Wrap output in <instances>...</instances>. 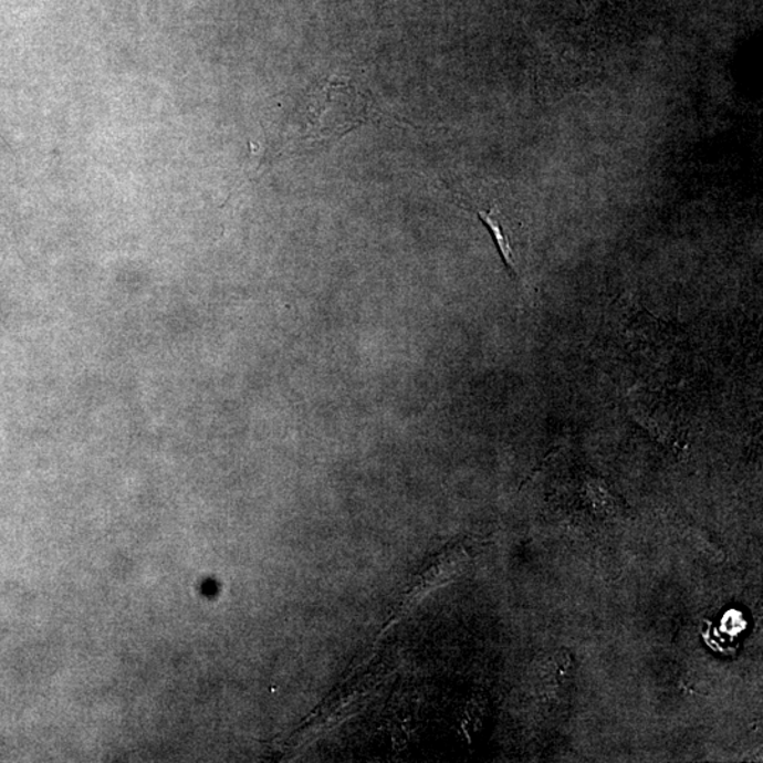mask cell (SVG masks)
Listing matches in <instances>:
<instances>
[{
	"label": "cell",
	"instance_id": "obj_1",
	"mask_svg": "<svg viewBox=\"0 0 763 763\" xmlns=\"http://www.w3.org/2000/svg\"><path fill=\"white\" fill-rule=\"evenodd\" d=\"M478 213H480L482 222H485V226L490 228L492 237L493 239H495L498 248H500L503 261H505L509 268H515V263H513V252L511 245H509L508 238L505 233H503V229L501 227L500 221H498L495 218V211Z\"/></svg>",
	"mask_w": 763,
	"mask_h": 763
}]
</instances>
